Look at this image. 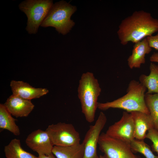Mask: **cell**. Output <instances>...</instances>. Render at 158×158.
I'll list each match as a JSON object with an SVG mask.
<instances>
[{
	"label": "cell",
	"mask_w": 158,
	"mask_h": 158,
	"mask_svg": "<svg viewBox=\"0 0 158 158\" xmlns=\"http://www.w3.org/2000/svg\"><path fill=\"white\" fill-rule=\"evenodd\" d=\"M101 92L98 80L93 73L87 72L82 74L78 88V96L82 112L89 123H92L95 120L98 108V98Z\"/></svg>",
	"instance_id": "3957f363"
},
{
	"label": "cell",
	"mask_w": 158,
	"mask_h": 158,
	"mask_svg": "<svg viewBox=\"0 0 158 158\" xmlns=\"http://www.w3.org/2000/svg\"><path fill=\"white\" fill-rule=\"evenodd\" d=\"M150 60L152 62L158 63V53L154 52L150 57Z\"/></svg>",
	"instance_id": "603a6c76"
},
{
	"label": "cell",
	"mask_w": 158,
	"mask_h": 158,
	"mask_svg": "<svg viewBox=\"0 0 158 158\" xmlns=\"http://www.w3.org/2000/svg\"><path fill=\"white\" fill-rule=\"evenodd\" d=\"M4 104L10 113L16 118L28 116L35 107L31 100L13 94L7 99Z\"/></svg>",
	"instance_id": "7c38bea8"
},
{
	"label": "cell",
	"mask_w": 158,
	"mask_h": 158,
	"mask_svg": "<svg viewBox=\"0 0 158 158\" xmlns=\"http://www.w3.org/2000/svg\"><path fill=\"white\" fill-rule=\"evenodd\" d=\"M98 144L105 158H141L134 154L130 145L111 137L105 133L100 134Z\"/></svg>",
	"instance_id": "52a82bcc"
},
{
	"label": "cell",
	"mask_w": 158,
	"mask_h": 158,
	"mask_svg": "<svg viewBox=\"0 0 158 158\" xmlns=\"http://www.w3.org/2000/svg\"><path fill=\"white\" fill-rule=\"evenodd\" d=\"M38 157L39 158H56L52 153L47 155L39 154Z\"/></svg>",
	"instance_id": "cb8c5ba5"
},
{
	"label": "cell",
	"mask_w": 158,
	"mask_h": 158,
	"mask_svg": "<svg viewBox=\"0 0 158 158\" xmlns=\"http://www.w3.org/2000/svg\"><path fill=\"white\" fill-rule=\"evenodd\" d=\"M51 0H26L19 5L27 18L26 29L29 34H35L53 4Z\"/></svg>",
	"instance_id": "5b68a950"
},
{
	"label": "cell",
	"mask_w": 158,
	"mask_h": 158,
	"mask_svg": "<svg viewBox=\"0 0 158 158\" xmlns=\"http://www.w3.org/2000/svg\"><path fill=\"white\" fill-rule=\"evenodd\" d=\"M149 68L150 72L148 75L142 74L140 76V82L147 90L146 93H158V65L151 62Z\"/></svg>",
	"instance_id": "2e32d148"
},
{
	"label": "cell",
	"mask_w": 158,
	"mask_h": 158,
	"mask_svg": "<svg viewBox=\"0 0 158 158\" xmlns=\"http://www.w3.org/2000/svg\"><path fill=\"white\" fill-rule=\"evenodd\" d=\"M134 125L135 139L144 140L146 138V132L154 128L153 121L150 114L138 111L130 112Z\"/></svg>",
	"instance_id": "4fadbf2b"
},
{
	"label": "cell",
	"mask_w": 158,
	"mask_h": 158,
	"mask_svg": "<svg viewBox=\"0 0 158 158\" xmlns=\"http://www.w3.org/2000/svg\"><path fill=\"white\" fill-rule=\"evenodd\" d=\"M107 120L105 114L101 112L94 124L90 126L82 142L84 148L83 158H99L97 152V145L101 131Z\"/></svg>",
	"instance_id": "ba28073f"
},
{
	"label": "cell",
	"mask_w": 158,
	"mask_h": 158,
	"mask_svg": "<svg viewBox=\"0 0 158 158\" xmlns=\"http://www.w3.org/2000/svg\"><path fill=\"white\" fill-rule=\"evenodd\" d=\"M152 48L150 47L146 37L134 44L131 54L127 59L128 64L130 69L139 68L145 63V56L149 54Z\"/></svg>",
	"instance_id": "5bb4252c"
},
{
	"label": "cell",
	"mask_w": 158,
	"mask_h": 158,
	"mask_svg": "<svg viewBox=\"0 0 158 158\" xmlns=\"http://www.w3.org/2000/svg\"><path fill=\"white\" fill-rule=\"evenodd\" d=\"M146 38L150 47L158 51V34L147 37Z\"/></svg>",
	"instance_id": "7402d4cb"
},
{
	"label": "cell",
	"mask_w": 158,
	"mask_h": 158,
	"mask_svg": "<svg viewBox=\"0 0 158 158\" xmlns=\"http://www.w3.org/2000/svg\"><path fill=\"white\" fill-rule=\"evenodd\" d=\"M146 138L149 139L152 142V152H156L158 155V130L154 128L149 130Z\"/></svg>",
	"instance_id": "44dd1931"
},
{
	"label": "cell",
	"mask_w": 158,
	"mask_h": 158,
	"mask_svg": "<svg viewBox=\"0 0 158 158\" xmlns=\"http://www.w3.org/2000/svg\"><path fill=\"white\" fill-rule=\"evenodd\" d=\"M158 32V19L144 11H135L123 20L117 32L123 45L135 43Z\"/></svg>",
	"instance_id": "6da1fadb"
},
{
	"label": "cell",
	"mask_w": 158,
	"mask_h": 158,
	"mask_svg": "<svg viewBox=\"0 0 158 158\" xmlns=\"http://www.w3.org/2000/svg\"><path fill=\"white\" fill-rule=\"evenodd\" d=\"M6 158H39L24 150L21 147L20 140H12L4 148Z\"/></svg>",
	"instance_id": "e0dca14e"
},
{
	"label": "cell",
	"mask_w": 158,
	"mask_h": 158,
	"mask_svg": "<svg viewBox=\"0 0 158 158\" xmlns=\"http://www.w3.org/2000/svg\"><path fill=\"white\" fill-rule=\"evenodd\" d=\"M84 152L82 143L67 146H54L52 150L56 158H83Z\"/></svg>",
	"instance_id": "9a60e30c"
},
{
	"label": "cell",
	"mask_w": 158,
	"mask_h": 158,
	"mask_svg": "<svg viewBox=\"0 0 158 158\" xmlns=\"http://www.w3.org/2000/svg\"><path fill=\"white\" fill-rule=\"evenodd\" d=\"M130 147L133 153H140L145 158H158V155H155L151 147L144 140L134 139L130 143Z\"/></svg>",
	"instance_id": "ffe728a7"
},
{
	"label": "cell",
	"mask_w": 158,
	"mask_h": 158,
	"mask_svg": "<svg viewBox=\"0 0 158 158\" xmlns=\"http://www.w3.org/2000/svg\"><path fill=\"white\" fill-rule=\"evenodd\" d=\"M46 130L54 146H67L80 143V134L72 124L61 122L52 124Z\"/></svg>",
	"instance_id": "8992f818"
},
{
	"label": "cell",
	"mask_w": 158,
	"mask_h": 158,
	"mask_svg": "<svg viewBox=\"0 0 158 158\" xmlns=\"http://www.w3.org/2000/svg\"><path fill=\"white\" fill-rule=\"evenodd\" d=\"M99 156V158H105L103 155H100Z\"/></svg>",
	"instance_id": "d4e9b609"
},
{
	"label": "cell",
	"mask_w": 158,
	"mask_h": 158,
	"mask_svg": "<svg viewBox=\"0 0 158 158\" xmlns=\"http://www.w3.org/2000/svg\"><path fill=\"white\" fill-rule=\"evenodd\" d=\"M134 125L130 113L123 111L120 119L110 126L106 134L130 145L135 139Z\"/></svg>",
	"instance_id": "9c48e42d"
},
{
	"label": "cell",
	"mask_w": 158,
	"mask_h": 158,
	"mask_svg": "<svg viewBox=\"0 0 158 158\" xmlns=\"http://www.w3.org/2000/svg\"><path fill=\"white\" fill-rule=\"evenodd\" d=\"M146 90L140 82L132 80L128 84L126 95L111 102H98V109L105 111L110 108H118L128 113L138 111L150 114L145 100Z\"/></svg>",
	"instance_id": "7a4b0ae2"
},
{
	"label": "cell",
	"mask_w": 158,
	"mask_h": 158,
	"mask_svg": "<svg viewBox=\"0 0 158 158\" xmlns=\"http://www.w3.org/2000/svg\"><path fill=\"white\" fill-rule=\"evenodd\" d=\"M10 86L12 94L28 100L39 98L49 92L47 89L35 88L22 81L12 80Z\"/></svg>",
	"instance_id": "8fae6325"
},
{
	"label": "cell",
	"mask_w": 158,
	"mask_h": 158,
	"mask_svg": "<svg viewBox=\"0 0 158 158\" xmlns=\"http://www.w3.org/2000/svg\"><path fill=\"white\" fill-rule=\"evenodd\" d=\"M76 8L66 1H61L53 4L40 26L44 28H54L59 33L65 35L75 25L71 19Z\"/></svg>",
	"instance_id": "277c9868"
},
{
	"label": "cell",
	"mask_w": 158,
	"mask_h": 158,
	"mask_svg": "<svg viewBox=\"0 0 158 158\" xmlns=\"http://www.w3.org/2000/svg\"><path fill=\"white\" fill-rule=\"evenodd\" d=\"M16 120L11 116L4 104H0V128L6 130L16 136L20 134V130L16 125Z\"/></svg>",
	"instance_id": "ac0fdd59"
},
{
	"label": "cell",
	"mask_w": 158,
	"mask_h": 158,
	"mask_svg": "<svg viewBox=\"0 0 158 158\" xmlns=\"http://www.w3.org/2000/svg\"><path fill=\"white\" fill-rule=\"evenodd\" d=\"M145 100L153 121L154 128L158 130V93H146Z\"/></svg>",
	"instance_id": "d6986e66"
},
{
	"label": "cell",
	"mask_w": 158,
	"mask_h": 158,
	"mask_svg": "<svg viewBox=\"0 0 158 158\" xmlns=\"http://www.w3.org/2000/svg\"><path fill=\"white\" fill-rule=\"evenodd\" d=\"M27 145L38 155H48L52 153L54 145L47 132L38 129L32 131L25 140Z\"/></svg>",
	"instance_id": "30bf717a"
}]
</instances>
